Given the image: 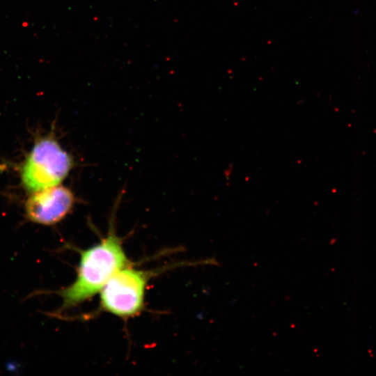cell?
<instances>
[{"label":"cell","instance_id":"cell-1","mask_svg":"<svg viewBox=\"0 0 376 376\" xmlns=\"http://www.w3.org/2000/svg\"><path fill=\"white\" fill-rule=\"evenodd\" d=\"M113 220L105 237L95 245L80 251L75 281L56 292L62 298L59 312L77 306L100 293L116 272L129 265L122 240L115 232Z\"/></svg>","mask_w":376,"mask_h":376},{"label":"cell","instance_id":"cell-2","mask_svg":"<svg viewBox=\"0 0 376 376\" xmlns=\"http://www.w3.org/2000/svg\"><path fill=\"white\" fill-rule=\"evenodd\" d=\"M74 166L72 156L52 134L38 139L21 169L24 188L35 192L60 185Z\"/></svg>","mask_w":376,"mask_h":376},{"label":"cell","instance_id":"cell-3","mask_svg":"<svg viewBox=\"0 0 376 376\" xmlns=\"http://www.w3.org/2000/svg\"><path fill=\"white\" fill-rule=\"evenodd\" d=\"M151 272L130 265L116 272L100 292V309L121 318L139 315L144 306L146 288Z\"/></svg>","mask_w":376,"mask_h":376},{"label":"cell","instance_id":"cell-4","mask_svg":"<svg viewBox=\"0 0 376 376\" xmlns=\"http://www.w3.org/2000/svg\"><path fill=\"white\" fill-rule=\"evenodd\" d=\"M76 201L72 191L56 185L33 192L25 203V214L36 224L51 226L63 220Z\"/></svg>","mask_w":376,"mask_h":376}]
</instances>
